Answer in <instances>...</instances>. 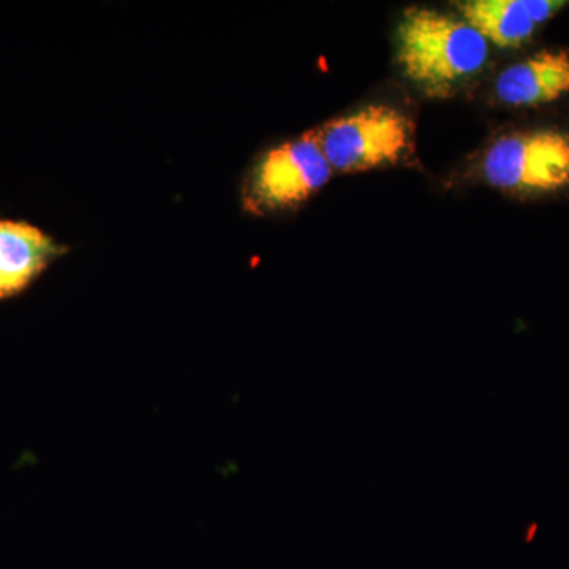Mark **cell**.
<instances>
[{
	"label": "cell",
	"mask_w": 569,
	"mask_h": 569,
	"mask_svg": "<svg viewBox=\"0 0 569 569\" xmlns=\"http://www.w3.org/2000/svg\"><path fill=\"white\" fill-rule=\"evenodd\" d=\"M490 44L460 17L410 7L396 29L400 71L422 96L448 99L478 77L489 61Z\"/></svg>",
	"instance_id": "cell-1"
},
{
	"label": "cell",
	"mask_w": 569,
	"mask_h": 569,
	"mask_svg": "<svg viewBox=\"0 0 569 569\" xmlns=\"http://www.w3.org/2000/svg\"><path fill=\"white\" fill-rule=\"evenodd\" d=\"M336 173H365L407 163L417 152V129L410 116L388 103L348 112L312 130Z\"/></svg>",
	"instance_id": "cell-2"
},
{
	"label": "cell",
	"mask_w": 569,
	"mask_h": 569,
	"mask_svg": "<svg viewBox=\"0 0 569 569\" xmlns=\"http://www.w3.org/2000/svg\"><path fill=\"white\" fill-rule=\"evenodd\" d=\"M335 171L312 130L261 152L244 176L246 212L269 216L296 211L331 181Z\"/></svg>",
	"instance_id": "cell-3"
},
{
	"label": "cell",
	"mask_w": 569,
	"mask_h": 569,
	"mask_svg": "<svg viewBox=\"0 0 569 569\" xmlns=\"http://www.w3.org/2000/svg\"><path fill=\"white\" fill-rule=\"evenodd\" d=\"M479 173L501 192H569V130L531 129L500 134L482 152Z\"/></svg>",
	"instance_id": "cell-4"
},
{
	"label": "cell",
	"mask_w": 569,
	"mask_h": 569,
	"mask_svg": "<svg viewBox=\"0 0 569 569\" xmlns=\"http://www.w3.org/2000/svg\"><path fill=\"white\" fill-rule=\"evenodd\" d=\"M69 250L31 220L0 216V302L24 295Z\"/></svg>",
	"instance_id": "cell-5"
},
{
	"label": "cell",
	"mask_w": 569,
	"mask_h": 569,
	"mask_svg": "<svg viewBox=\"0 0 569 569\" xmlns=\"http://www.w3.org/2000/svg\"><path fill=\"white\" fill-rule=\"evenodd\" d=\"M459 17L489 44L497 48L522 47L538 26L569 6L563 0H459L452 3Z\"/></svg>",
	"instance_id": "cell-6"
},
{
	"label": "cell",
	"mask_w": 569,
	"mask_h": 569,
	"mask_svg": "<svg viewBox=\"0 0 569 569\" xmlns=\"http://www.w3.org/2000/svg\"><path fill=\"white\" fill-rule=\"evenodd\" d=\"M569 93V48L541 50L498 74L493 96L511 108L541 107Z\"/></svg>",
	"instance_id": "cell-7"
}]
</instances>
